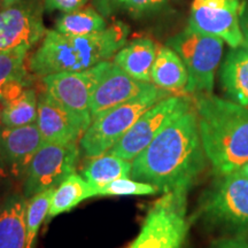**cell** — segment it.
<instances>
[{
	"label": "cell",
	"instance_id": "ba28073f",
	"mask_svg": "<svg viewBox=\"0 0 248 248\" xmlns=\"http://www.w3.org/2000/svg\"><path fill=\"white\" fill-rule=\"evenodd\" d=\"M192 107L193 99L186 95H169L162 99L145 111L108 153L132 161L167 125Z\"/></svg>",
	"mask_w": 248,
	"mask_h": 248
},
{
	"label": "cell",
	"instance_id": "7c38bea8",
	"mask_svg": "<svg viewBox=\"0 0 248 248\" xmlns=\"http://www.w3.org/2000/svg\"><path fill=\"white\" fill-rule=\"evenodd\" d=\"M108 61L100 62L83 71H64L43 77L45 92L68 109L92 123L90 104Z\"/></svg>",
	"mask_w": 248,
	"mask_h": 248
},
{
	"label": "cell",
	"instance_id": "30bf717a",
	"mask_svg": "<svg viewBox=\"0 0 248 248\" xmlns=\"http://www.w3.org/2000/svg\"><path fill=\"white\" fill-rule=\"evenodd\" d=\"M238 0H193L188 28L224 40L232 48L244 46Z\"/></svg>",
	"mask_w": 248,
	"mask_h": 248
},
{
	"label": "cell",
	"instance_id": "ac0fdd59",
	"mask_svg": "<svg viewBox=\"0 0 248 248\" xmlns=\"http://www.w3.org/2000/svg\"><path fill=\"white\" fill-rule=\"evenodd\" d=\"M222 88L229 100L248 108V47L232 48L219 70Z\"/></svg>",
	"mask_w": 248,
	"mask_h": 248
},
{
	"label": "cell",
	"instance_id": "d6986e66",
	"mask_svg": "<svg viewBox=\"0 0 248 248\" xmlns=\"http://www.w3.org/2000/svg\"><path fill=\"white\" fill-rule=\"evenodd\" d=\"M157 51L153 40L137 38L124 45L114 55L113 62L135 79L152 83L151 73Z\"/></svg>",
	"mask_w": 248,
	"mask_h": 248
},
{
	"label": "cell",
	"instance_id": "4316f807",
	"mask_svg": "<svg viewBox=\"0 0 248 248\" xmlns=\"http://www.w3.org/2000/svg\"><path fill=\"white\" fill-rule=\"evenodd\" d=\"M167 0H123V7L132 15H145L162 7Z\"/></svg>",
	"mask_w": 248,
	"mask_h": 248
},
{
	"label": "cell",
	"instance_id": "e575fe53",
	"mask_svg": "<svg viewBox=\"0 0 248 248\" xmlns=\"http://www.w3.org/2000/svg\"><path fill=\"white\" fill-rule=\"evenodd\" d=\"M0 8H2V4H1V0H0Z\"/></svg>",
	"mask_w": 248,
	"mask_h": 248
},
{
	"label": "cell",
	"instance_id": "9c48e42d",
	"mask_svg": "<svg viewBox=\"0 0 248 248\" xmlns=\"http://www.w3.org/2000/svg\"><path fill=\"white\" fill-rule=\"evenodd\" d=\"M78 141L68 144L45 142L32 157L24 176L23 195L29 199L39 192L55 188L76 172L79 159Z\"/></svg>",
	"mask_w": 248,
	"mask_h": 248
},
{
	"label": "cell",
	"instance_id": "9a60e30c",
	"mask_svg": "<svg viewBox=\"0 0 248 248\" xmlns=\"http://www.w3.org/2000/svg\"><path fill=\"white\" fill-rule=\"evenodd\" d=\"M44 144L37 123L17 128L0 124V152L9 175L15 178L26 176L31 160Z\"/></svg>",
	"mask_w": 248,
	"mask_h": 248
},
{
	"label": "cell",
	"instance_id": "6da1fadb",
	"mask_svg": "<svg viewBox=\"0 0 248 248\" xmlns=\"http://www.w3.org/2000/svg\"><path fill=\"white\" fill-rule=\"evenodd\" d=\"M207 162L193 105L131 161L130 177L154 185L161 193H188Z\"/></svg>",
	"mask_w": 248,
	"mask_h": 248
},
{
	"label": "cell",
	"instance_id": "2e32d148",
	"mask_svg": "<svg viewBox=\"0 0 248 248\" xmlns=\"http://www.w3.org/2000/svg\"><path fill=\"white\" fill-rule=\"evenodd\" d=\"M28 53L27 48L0 52V106L31 88L32 79L26 66Z\"/></svg>",
	"mask_w": 248,
	"mask_h": 248
},
{
	"label": "cell",
	"instance_id": "cb8c5ba5",
	"mask_svg": "<svg viewBox=\"0 0 248 248\" xmlns=\"http://www.w3.org/2000/svg\"><path fill=\"white\" fill-rule=\"evenodd\" d=\"M38 117V98L32 88H28L13 100L6 102L0 109V124L7 128L29 125Z\"/></svg>",
	"mask_w": 248,
	"mask_h": 248
},
{
	"label": "cell",
	"instance_id": "d4e9b609",
	"mask_svg": "<svg viewBox=\"0 0 248 248\" xmlns=\"http://www.w3.org/2000/svg\"><path fill=\"white\" fill-rule=\"evenodd\" d=\"M54 188L39 192L28 199L26 210L27 248H33L42 223L47 218Z\"/></svg>",
	"mask_w": 248,
	"mask_h": 248
},
{
	"label": "cell",
	"instance_id": "5b68a950",
	"mask_svg": "<svg viewBox=\"0 0 248 248\" xmlns=\"http://www.w3.org/2000/svg\"><path fill=\"white\" fill-rule=\"evenodd\" d=\"M169 95L151 84L137 97L106 111L90 124L79 140L80 150L91 159L108 153L145 111Z\"/></svg>",
	"mask_w": 248,
	"mask_h": 248
},
{
	"label": "cell",
	"instance_id": "836d02e7",
	"mask_svg": "<svg viewBox=\"0 0 248 248\" xmlns=\"http://www.w3.org/2000/svg\"><path fill=\"white\" fill-rule=\"evenodd\" d=\"M17 1H20V0H1V4L2 7H8V6L16 4Z\"/></svg>",
	"mask_w": 248,
	"mask_h": 248
},
{
	"label": "cell",
	"instance_id": "f546056e",
	"mask_svg": "<svg viewBox=\"0 0 248 248\" xmlns=\"http://www.w3.org/2000/svg\"><path fill=\"white\" fill-rule=\"evenodd\" d=\"M95 8L104 17L111 16L120 7H123V0H93Z\"/></svg>",
	"mask_w": 248,
	"mask_h": 248
},
{
	"label": "cell",
	"instance_id": "1f68e13d",
	"mask_svg": "<svg viewBox=\"0 0 248 248\" xmlns=\"http://www.w3.org/2000/svg\"><path fill=\"white\" fill-rule=\"evenodd\" d=\"M8 175L9 172L7 168H6L4 160H2V156H1V152H0V187L5 184L6 181H7Z\"/></svg>",
	"mask_w": 248,
	"mask_h": 248
},
{
	"label": "cell",
	"instance_id": "d6a6232c",
	"mask_svg": "<svg viewBox=\"0 0 248 248\" xmlns=\"http://www.w3.org/2000/svg\"><path fill=\"white\" fill-rule=\"evenodd\" d=\"M234 172L238 173V175H241V176H244V177L248 178V162L245 163L243 167H240V168Z\"/></svg>",
	"mask_w": 248,
	"mask_h": 248
},
{
	"label": "cell",
	"instance_id": "ffe728a7",
	"mask_svg": "<svg viewBox=\"0 0 248 248\" xmlns=\"http://www.w3.org/2000/svg\"><path fill=\"white\" fill-rule=\"evenodd\" d=\"M152 83L171 93H185L188 84V73L181 57L172 48H159L151 73Z\"/></svg>",
	"mask_w": 248,
	"mask_h": 248
},
{
	"label": "cell",
	"instance_id": "7402d4cb",
	"mask_svg": "<svg viewBox=\"0 0 248 248\" xmlns=\"http://www.w3.org/2000/svg\"><path fill=\"white\" fill-rule=\"evenodd\" d=\"M131 175V161L121 159L109 153L92 157L82 170V176L95 191L100 190L108 183L120 178H128Z\"/></svg>",
	"mask_w": 248,
	"mask_h": 248
},
{
	"label": "cell",
	"instance_id": "8992f818",
	"mask_svg": "<svg viewBox=\"0 0 248 248\" xmlns=\"http://www.w3.org/2000/svg\"><path fill=\"white\" fill-rule=\"evenodd\" d=\"M188 229L187 192L163 193L152 204L140 232L126 248H183Z\"/></svg>",
	"mask_w": 248,
	"mask_h": 248
},
{
	"label": "cell",
	"instance_id": "4dcf8cb0",
	"mask_svg": "<svg viewBox=\"0 0 248 248\" xmlns=\"http://www.w3.org/2000/svg\"><path fill=\"white\" fill-rule=\"evenodd\" d=\"M240 27L244 35V46L248 47V7H244L240 11Z\"/></svg>",
	"mask_w": 248,
	"mask_h": 248
},
{
	"label": "cell",
	"instance_id": "277c9868",
	"mask_svg": "<svg viewBox=\"0 0 248 248\" xmlns=\"http://www.w3.org/2000/svg\"><path fill=\"white\" fill-rule=\"evenodd\" d=\"M198 216L222 237L248 234V178L235 172L216 176L201 198Z\"/></svg>",
	"mask_w": 248,
	"mask_h": 248
},
{
	"label": "cell",
	"instance_id": "5bb4252c",
	"mask_svg": "<svg viewBox=\"0 0 248 248\" xmlns=\"http://www.w3.org/2000/svg\"><path fill=\"white\" fill-rule=\"evenodd\" d=\"M153 83L135 79L113 61H108L106 69L92 94L90 113L92 121L106 111L131 100Z\"/></svg>",
	"mask_w": 248,
	"mask_h": 248
},
{
	"label": "cell",
	"instance_id": "4fadbf2b",
	"mask_svg": "<svg viewBox=\"0 0 248 248\" xmlns=\"http://www.w3.org/2000/svg\"><path fill=\"white\" fill-rule=\"evenodd\" d=\"M37 125L45 142L68 144L80 140L91 122L68 109L48 93L38 98Z\"/></svg>",
	"mask_w": 248,
	"mask_h": 248
},
{
	"label": "cell",
	"instance_id": "3957f363",
	"mask_svg": "<svg viewBox=\"0 0 248 248\" xmlns=\"http://www.w3.org/2000/svg\"><path fill=\"white\" fill-rule=\"evenodd\" d=\"M128 36L129 27L121 21L88 36H68L55 29L46 31L42 44L30 57L28 68L40 77L90 69L114 58L126 44Z\"/></svg>",
	"mask_w": 248,
	"mask_h": 248
},
{
	"label": "cell",
	"instance_id": "44dd1931",
	"mask_svg": "<svg viewBox=\"0 0 248 248\" xmlns=\"http://www.w3.org/2000/svg\"><path fill=\"white\" fill-rule=\"evenodd\" d=\"M93 197H97L95 188H93L82 175L71 173L54 188L46 222L48 223L58 215L69 212L80 202Z\"/></svg>",
	"mask_w": 248,
	"mask_h": 248
},
{
	"label": "cell",
	"instance_id": "83f0119b",
	"mask_svg": "<svg viewBox=\"0 0 248 248\" xmlns=\"http://www.w3.org/2000/svg\"><path fill=\"white\" fill-rule=\"evenodd\" d=\"M88 0H45L44 7L46 11H59L62 13L75 11L84 7Z\"/></svg>",
	"mask_w": 248,
	"mask_h": 248
},
{
	"label": "cell",
	"instance_id": "603a6c76",
	"mask_svg": "<svg viewBox=\"0 0 248 248\" xmlns=\"http://www.w3.org/2000/svg\"><path fill=\"white\" fill-rule=\"evenodd\" d=\"M107 27L105 17L92 7H82L63 13L55 22V30L68 36L92 35Z\"/></svg>",
	"mask_w": 248,
	"mask_h": 248
},
{
	"label": "cell",
	"instance_id": "52a82bcc",
	"mask_svg": "<svg viewBox=\"0 0 248 248\" xmlns=\"http://www.w3.org/2000/svg\"><path fill=\"white\" fill-rule=\"evenodd\" d=\"M224 40L186 28L171 37L167 46L172 48L184 62L188 73L186 94L213 93L215 74L221 62Z\"/></svg>",
	"mask_w": 248,
	"mask_h": 248
},
{
	"label": "cell",
	"instance_id": "7a4b0ae2",
	"mask_svg": "<svg viewBox=\"0 0 248 248\" xmlns=\"http://www.w3.org/2000/svg\"><path fill=\"white\" fill-rule=\"evenodd\" d=\"M200 137L216 176L237 171L248 162V108L209 94L193 95Z\"/></svg>",
	"mask_w": 248,
	"mask_h": 248
},
{
	"label": "cell",
	"instance_id": "e0dca14e",
	"mask_svg": "<svg viewBox=\"0 0 248 248\" xmlns=\"http://www.w3.org/2000/svg\"><path fill=\"white\" fill-rule=\"evenodd\" d=\"M28 199L13 193L0 203V248H27Z\"/></svg>",
	"mask_w": 248,
	"mask_h": 248
},
{
	"label": "cell",
	"instance_id": "f1b7e54d",
	"mask_svg": "<svg viewBox=\"0 0 248 248\" xmlns=\"http://www.w3.org/2000/svg\"><path fill=\"white\" fill-rule=\"evenodd\" d=\"M212 248H248V234L224 235L214 241Z\"/></svg>",
	"mask_w": 248,
	"mask_h": 248
},
{
	"label": "cell",
	"instance_id": "484cf974",
	"mask_svg": "<svg viewBox=\"0 0 248 248\" xmlns=\"http://www.w3.org/2000/svg\"><path fill=\"white\" fill-rule=\"evenodd\" d=\"M159 193L157 187L136 179L120 178L108 183L98 191L97 197H126V195H152Z\"/></svg>",
	"mask_w": 248,
	"mask_h": 248
},
{
	"label": "cell",
	"instance_id": "8fae6325",
	"mask_svg": "<svg viewBox=\"0 0 248 248\" xmlns=\"http://www.w3.org/2000/svg\"><path fill=\"white\" fill-rule=\"evenodd\" d=\"M46 33L43 7L38 0H20L0 8V52L30 49Z\"/></svg>",
	"mask_w": 248,
	"mask_h": 248
}]
</instances>
